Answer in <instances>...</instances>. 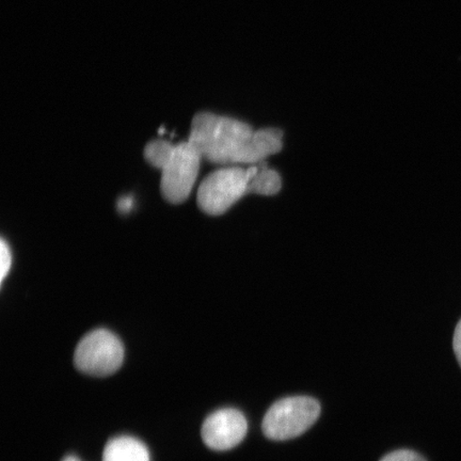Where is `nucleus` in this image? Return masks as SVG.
<instances>
[{"mask_svg": "<svg viewBox=\"0 0 461 461\" xmlns=\"http://www.w3.org/2000/svg\"><path fill=\"white\" fill-rule=\"evenodd\" d=\"M282 131H253L238 119L203 112L194 115L188 141L202 158L216 165H257L284 148Z\"/></svg>", "mask_w": 461, "mask_h": 461, "instance_id": "1", "label": "nucleus"}, {"mask_svg": "<svg viewBox=\"0 0 461 461\" xmlns=\"http://www.w3.org/2000/svg\"><path fill=\"white\" fill-rule=\"evenodd\" d=\"M144 158L155 168L161 170L160 190L172 204L185 201L197 180L201 154L190 141L173 144L164 140L149 142Z\"/></svg>", "mask_w": 461, "mask_h": 461, "instance_id": "2", "label": "nucleus"}, {"mask_svg": "<svg viewBox=\"0 0 461 461\" xmlns=\"http://www.w3.org/2000/svg\"><path fill=\"white\" fill-rule=\"evenodd\" d=\"M258 164L247 169L230 166L206 176L198 189L201 211L211 216L224 214L236 202L249 194V184L258 171Z\"/></svg>", "mask_w": 461, "mask_h": 461, "instance_id": "3", "label": "nucleus"}, {"mask_svg": "<svg viewBox=\"0 0 461 461\" xmlns=\"http://www.w3.org/2000/svg\"><path fill=\"white\" fill-rule=\"evenodd\" d=\"M320 414V402L312 397H286L275 402L265 414L263 431L272 440L293 439L307 431Z\"/></svg>", "mask_w": 461, "mask_h": 461, "instance_id": "4", "label": "nucleus"}, {"mask_svg": "<svg viewBox=\"0 0 461 461\" xmlns=\"http://www.w3.org/2000/svg\"><path fill=\"white\" fill-rule=\"evenodd\" d=\"M123 360L122 342L107 330H96L86 334L74 353V365L77 370L95 377H106L117 372Z\"/></svg>", "mask_w": 461, "mask_h": 461, "instance_id": "5", "label": "nucleus"}, {"mask_svg": "<svg viewBox=\"0 0 461 461\" xmlns=\"http://www.w3.org/2000/svg\"><path fill=\"white\" fill-rule=\"evenodd\" d=\"M247 420L236 409H221L204 420L201 435L205 445L215 451H228L246 437Z\"/></svg>", "mask_w": 461, "mask_h": 461, "instance_id": "6", "label": "nucleus"}, {"mask_svg": "<svg viewBox=\"0 0 461 461\" xmlns=\"http://www.w3.org/2000/svg\"><path fill=\"white\" fill-rule=\"evenodd\" d=\"M103 461H149L146 446L136 438L122 436L113 438L103 452Z\"/></svg>", "mask_w": 461, "mask_h": 461, "instance_id": "7", "label": "nucleus"}, {"mask_svg": "<svg viewBox=\"0 0 461 461\" xmlns=\"http://www.w3.org/2000/svg\"><path fill=\"white\" fill-rule=\"evenodd\" d=\"M282 186L281 176L278 172L270 169L268 165L262 161L258 164V171L249 184V194L262 195H274L280 192Z\"/></svg>", "mask_w": 461, "mask_h": 461, "instance_id": "8", "label": "nucleus"}, {"mask_svg": "<svg viewBox=\"0 0 461 461\" xmlns=\"http://www.w3.org/2000/svg\"><path fill=\"white\" fill-rule=\"evenodd\" d=\"M0 280L2 284L10 272L11 264H13V255H11L10 247L5 239H2V244H0Z\"/></svg>", "mask_w": 461, "mask_h": 461, "instance_id": "9", "label": "nucleus"}, {"mask_svg": "<svg viewBox=\"0 0 461 461\" xmlns=\"http://www.w3.org/2000/svg\"><path fill=\"white\" fill-rule=\"evenodd\" d=\"M380 461H425L419 454L408 449H400V451L392 452Z\"/></svg>", "mask_w": 461, "mask_h": 461, "instance_id": "10", "label": "nucleus"}, {"mask_svg": "<svg viewBox=\"0 0 461 461\" xmlns=\"http://www.w3.org/2000/svg\"><path fill=\"white\" fill-rule=\"evenodd\" d=\"M453 346L455 355H456L457 360L461 366V320L458 322L456 330H455Z\"/></svg>", "mask_w": 461, "mask_h": 461, "instance_id": "11", "label": "nucleus"}, {"mask_svg": "<svg viewBox=\"0 0 461 461\" xmlns=\"http://www.w3.org/2000/svg\"><path fill=\"white\" fill-rule=\"evenodd\" d=\"M132 202L131 198L121 199L119 201V211L128 212L131 210Z\"/></svg>", "mask_w": 461, "mask_h": 461, "instance_id": "12", "label": "nucleus"}, {"mask_svg": "<svg viewBox=\"0 0 461 461\" xmlns=\"http://www.w3.org/2000/svg\"><path fill=\"white\" fill-rule=\"evenodd\" d=\"M62 461H80V460L75 456H68L65 459H63Z\"/></svg>", "mask_w": 461, "mask_h": 461, "instance_id": "13", "label": "nucleus"}]
</instances>
